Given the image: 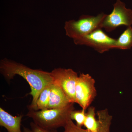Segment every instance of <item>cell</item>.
Segmentation results:
<instances>
[{
	"mask_svg": "<svg viewBox=\"0 0 132 132\" xmlns=\"http://www.w3.org/2000/svg\"><path fill=\"white\" fill-rule=\"evenodd\" d=\"M30 126L32 132H58L56 129H47L43 128L34 122H31Z\"/></svg>",
	"mask_w": 132,
	"mask_h": 132,
	"instance_id": "14",
	"label": "cell"
},
{
	"mask_svg": "<svg viewBox=\"0 0 132 132\" xmlns=\"http://www.w3.org/2000/svg\"><path fill=\"white\" fill-rule=\"evenodd\" d=\"M54 82L59 85L71 102L76 103L75 88L78 73L71 69L55 68L51 72Z\"/></svg>",
	"mask_w": 132,
	"mask_h": 132,
	"instance_id": "7",
	"label": "cell"
},
{
	"mask_svg": "<svg viewBox=\"0 0 132 132\" xmlns=\"http://www.w3.org/2000/svg\"><path fill=\"white\" fill-rule=\"evenodd\" d=\"M132 25V10L126 7L125 3L120 0H116L112 13L106 14L103 20L101 28L110 32L119 26L124 25L128 27Z\"/></svg>",
	"mask_w": 132,
	"mask_h": 132,
	"instance_id": "4",
	"label": "cell"
},
{
	"mask_svg": "<svg viewBox=\"0 0 132 132\" xmlns=\"http://www.w3.org/2000/svg\"><path fill=\"white\" fill-rule=\"evenodd\" d=\"M52 85V84L47 86L41 93L36 102L34 111L48 109Z\"/></svg>",
	"mask_w": 132,
	"mask_h": 132,
	"instance_id": "11",
	"label": "cell"
},
{
	"mask_svg": "<svg viewBox=\"0 0 132 132\" xmlns=\"http://www.w3.org/2000/svg\"><path fill=\"white\" fill-rule=\"evenodd\" d=\"M116 40L108 36L102 28H99L87 35L73 40V42L75 45H86L102 54L114 48Z\"/></svg>",
	"mask_w": 132,
	"mask_h": 132,
	"instance_id": "6",
	"label": "cell"
},
{
	"mask_svg": "<svg viewBox=\"0 0 132 132\" xmlns=\"http://www.w3.org/2000/svg\"><path fill=\"white\" fill-rule=\"evenodd\" d=\"M95 81L88 74H80L78 76L75 88L76 103L82 109L88 108L97 95Z\"/></svg>",
	"mask_w": 132,
	"mask_h": 132,
	"instance_id": "5",
	"label": "cell"
},
{
	"mask_svg": "<svg viewBox=\"0 0 132 132\" xmlns=\"http://www.w3.org/2000/svg\"><path fill=\"white\" fill-rule=\"evenodd\" d=\"M63 132H89L87 129H84L82 127H78L74 123L72 120L70 119L65 126ZM103 132H110V130H106Z\"/></svg>",
	"mask_w": 132,
	"mask_h": 132,
	"instance_id": "13",
	"label": "cell"
},
{
	"mask_svg": "<svg viewBox=\"0 0 132 132\" xmlns=\"http://www.w3.org/2000/svg\"><path fill=\"white\" fill-rule=\"evenodd\" d=\"M86 117L85 110L82 109L79 111L73 110L71 114V119L75 120L76 121V125L80 127H82L84 126Z\"/></svg>",
	"mask_w": 132,
	"mask_h": 132,
	"instance_id": "12",
	"label": "cell"
},
{
	"mask_svg": "<svg viewBox=\"0 0 132 132\" xmlns=\"http://www.w3.org/2000/svg\"><path fill=\"white\" fill-rule=\"evenodd\" d=\"M22 117V115L13 116L0 108V125L6 128L8 132H22L21 130Z\"/></svg>",
	"mask_w": 132,
	"mask_h": 132,
	"instance_id": "9",
	"label": "cell"
},
{
	"mask_svg": "<svg viewBox=\"0 0 132 132\" xmlns=\"http://www.w3.org/2000/svg\"><path fill=\"white\" fill-rule=\"evenodd\" d=\"M71 103L72 102L69 100L61 88L53 82L51 86L48 109L62 108Z\"/></svg>",
	"mask_w": 132,
	"mask_h": 132,
	"instance_id": "8",
	"label": "cell"
},
{
	"mask_svg": "<svg viewBox=\"0 0 132 132\" xmlns=\"http://www.w3.org/2000/svg\"><path fill=\"white\" fill-rule=\"evenodd\" d=\"M132 47V27H127L118 39H116L114 48L130 49Z\"/></svg>",
	"mask_w": 132,
	"mask_h": 132,
	"instance_id": "10",
	"label": "cell"
},
{
	"mask_svg": "<svg viewBox=\"0 0 132 132\" xmlns=\"http://www.w3.org/2000/svg\"><path fill=\"white\" fill-rule=\"evenodd\" d=\"M74 103H71L62 108L34 111L29 110L27 116L32 119L34 122L43 128L56 129L64 127L71 119V113L75 110Z\"/></svg>",
	"mask_w": 132,
	"mask_h": 132,
	"instance_id": "2",
	"label": "cell"
},
{
	"mask_svg": "<svg viewBox=\"0 0 132 132\" xmlns=\"http://www.w3.org/2000/svg\"><path fill=\"white\" fill-rule=\"evenodd\" d=\"M1 73L7 80L13 79L15 76L23 77L29 84L31 87L30 94L32 97L29 110H34L36 102L43 90L54 82L51 72L32 69L13 61L6 59H2L0 62Z\"/></svg>",
	"mask_w": 132,
	"mask_h": 132,
	"instance_id": "1",
	"label": "cell"
},
{
	"mask_svg": "<svg viewBox=\"0 0 132 132\" xmlns=\"http://www.w3.org/2000/svg\"><path fill=\"white\" fill-rule=\"evenodd\" d=\"M23 132H32V130H30V129H29V128L24 127Z\"/></svg>",
	"mask_w": 132,
	"mask_h": 132,
	"instance_id": "15",
	"label": "cell"
},
{
	"mask_svg": "<svg viewBox=\"0 0 132 132\" xmlns=\"http://www.w3.org/2000/svg\"><path fill=\"white\" fill-rule=\"evenodd\" d=\"M106 14L102 13L97 16L82 15L78 20L66 21L64 26L66 35L73 40L89 34L97 29L101 28L102 22Z\"/></svg>",
	"mask_w": 132,
	"mask_h": 132,
	"instance_id": "3",
	"label": "cell"
}]
</instances>
